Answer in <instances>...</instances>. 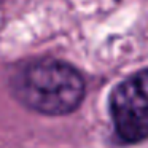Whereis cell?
<instances>
[{
    "instance_id": "cell-3",
    "label": "cell",
    "mask_w": 148,
    "mask_h": 148,
    "mask_svg": "<svg viewBox=\"0 0 148 148\" xmlns=\"http://www.w3.org/2000/svg\"><path fill=\"white\" fill-rule=\"evenodd\" d=\"M0 2H2V0H0Z\"/></svg>"
},
{
    "instance_id": "cell-1",
    "label": "cell",
    "mask_w": 148,
    "mask_h": 148,
    "mask_svg": "<svg viewBox=\"0 0 148 148\" xmlns=\"http://www.w3.org/2000/svg\"><path fill=\"white\" fill-rule=\"evenodd\" d=\"M11 94L34 113L67 116L86 96V81L77 67L59 59H37L11 78Z\"/></svg>"
},
{
    "instance_id": "cell-2",
    "label": "cell",
    "mask_w": 148,
    "mask_h": 148,
    "mask_svg": "<svg viewBox=\"0 0 148 148\" xmlns=\"http://www.w3.org/2000/svg\"><path fill=\"white\" fill-rule=\"evenodd\" d=\"M113 134L123 145L148 140V67L126 77L108 96Z\"/></svg>"
}]
</instances>
